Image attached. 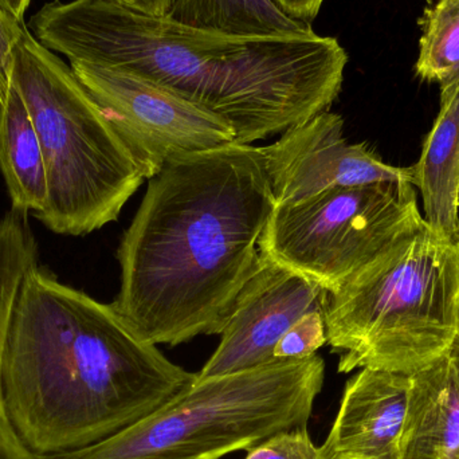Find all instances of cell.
Returning a JSON list of instances; mask_svg holds the SVG:
<instances>
[{
  "label": "cell",
  "instance_id": "6da1fadb",
  "mask_svg": "<svg viewBox=\"0 0 459 459\" xmlns=\"http://www.w3.org/2000/svg\"><path fill=\"white\" fill-rule=\"evenodd\" d=\"M31 34L69 62L139 75L215 113L242 145L328 110L348 64L336 38L315 31L225 34L115 0L48 3L32 16Z\"/></svg>",
  "mask_w": 459,
  "mask_h": 459
},
{
  "label": "cell",
  "instance_id": "7a4b0ae2",
  "mask_svg": "<svg viewBox=\"0 0 459 459\" xmlns=\"http://www.w3.org/2000/svg\"><path fill=\"white\" fill-rule=\"evenodd\" d=\"M148 180L118 246L112 307L152 345L221 334L275 206L259 148L188 153Z\"/></svg>",
  "mask_w": 459,
  "mask_h": 459
},
{
  "label": "cell",
  "instance_id": "3957f363",
  "mask_svg": "<svg viewBox=\"0 0 459 459\" xmlns=\"http://www.w3.org/2000/svg\"><path fill=\"white\" fill-rule=\"evenodd\" d=\"M196 379L116 312L46 269L29 270L5 340L2 388L37 457L77 452L126 430Z\"/></svg>",
  "mask_w": 459,
  "mask_h": 459
},
{
  "label": "cell",
  "instance_id": "277c9868",
  "mask_svg": "<svg viewBox=\"0 0 459 459\" xmlns=\"http://www.w3.org/2000/svg\"><path fill=\"white\" fill-rule=\"evenodd\" d=\"M326 342L339 372L411 375L447 355L459 325V245L428 225L326 293Z\"/></svg>",
  "mask_w": 459,
  "mask_h": 459
},
{
  "label": "cell",
  "instance_id": "5b68a950",
  "mask_svg": "<svg viewBox=\"0 0 459 459\" xmlns=\"http://www.w3.org/2000/svg\"><path fill=\"white\" fill-rule=\"evenodd\" d=\"M11 86L29 110L48 172V202L35 218L72 237L117 221L144 174L72 66L27 27L13 48Z\"/></svg>",
  "mask_w": 459,
  "mask_h": 459
},
{
  "label": "cell",
  "instance_id": "8992f818",
  "mask_svg": "<svg viewBox=\"0 0 459 459\" xmlns=\"http://www.w3.org/2000/svg\"><path fill=\"white\" fill-rule=\"evenodd\" d=\"M325 377L320 356L194 380L126 430L40 459H221L307 425Z\"/></svg>",
  "mask_w": 459,
  "mask_h": 459
},
{
  "label": "cell",
  "instance_id": "52a82bcc",
  "mask_svg": "<svg viewBox=\"0 0 459 459\" xmlns=\"http://www.w3.org/2000/svg\"><path fill=\"white\" fill-rule=\"evenodd\" d=\"M425 223L410 183L333 188L274 206L258 250L326 293H334L383 251Z\"/></svg>",
  "mask_w": 459,
  "mask_h": 459
},
{
  "label": "cell",
  "instance_id": "ba28073f",
  "mask_svg": "<svg viewBox=\"0 0 459 459\" xmlns=\"http://www.w3.org/2000/svg\"><path fill=\"white\" fill-rule=\"evenodd\" d=\"M70 66L145 179L158 175L172 159L234 143V131L222 117L163 86L99 65L70 62Z\"/></svg>",
  "mask_w": 459,
  "mask_h": 459
},
{
  "label": "cell",
  "instance_id": "9c48e42d",
  "mask_svg": "<svg viewBox=\"0 0 459 459\" xmlns=\"http://www.w3.org/2000/svg\"><path fill=\"white\" fill-rule=\"evenodd\" d=\"M259 152L275 206L333 188L390 182L415 185L414 167L390 166L366 144H350L342 116L329 110L283 132L274 144L259 147Z\"/></svg>",
  "mask_w": 459,
  "mask_h": 459
},
{
  "label": "cell",
  "instance_id": "30bf717a",
  "mask_svg": "<svg viewBox=\"0 0 459 459\" xmlns=\"http://www.w3.org/2000/svg\"><path fill=\"white\" fill-rule=\"evenodd\" d=\"M326 291L259 254L232 305L220 345L196 379L222 377L275 361V345L297 320L325 309Z\"/></svg>",
  "mask_w": 459,
  "mask_h": 459
},
{
  "label": "cell",
  "instance_id": "8fae6325",
  "mask_svg": "<svg viewBox=\"0 0 459 459\" xmlns=\"http://www.w3.org/2000/svg\"><path fill=\"white\" fill-rule=\"evenodd\" d=\"M410 375L361 368L345 385L324 459H399Z\"/></svg>",
  "mask_w": 459,
  "mask_h": 459
},
{
  "label": "cell",
  "instance_id": "7c38bea8",
  "mask_svg": "<svg viewBox=\"0 0 459 459\" xmlns=\"http://www.w3.org/2000/svg\"><path fill=\"white\" fill-rule=\"evenodd\" d=\"M399 459H459V372L447 355L410 375Z\"/></svg>",
  "mask_w": 459,
  "mask_h": 459
},
{
  "label": "cell",
  "instance_id": "4fadbf2b",
  "mask_svg": "<svg viewBox=\"0 0 459 459\" xmlns=\"http://www.w3.org/2000/svg\"><path fill=\"white\" fill-rule=\"evenodd\" d=\"M412 167L426 225L459 245V82L441 89V109Z\"/></svg>",
  "mask_w": 459,
  "mask_h": 459
},
{
  "label": "cell",
  "instance_id": "5bb4252c",
  "mask_svg": "<svg viewBox=\"0 0 459 459\" xmlns=\"http://www.w3.org/2000/svg\"><path fill=\"white\" fill-rule=\"evenodd\" d=\"M0 171L11 210L34 217L40 214L48 195L42 145L26 104L13 86L0 108Z\"/></svg>",
  "mask_w": 459,
  "mask_h": 459
},
{
  "label": "cell",
  "instance_id": "9a60e30c",
  "mask_svg": "<svg viewBox=\"0 0 459 459\" xmlns=\"http://www.w3.org/2000/svg\"><path fill=\"white\" fill-rule=\"evenodd\" d=\"M38 264V245L29 217L8 212L0 220V459H40L13 428L2 388V361L13 307L24 277Z\"/></svg>",
  "mask_w": 459,
  "mask_h": 459
},
{
  "label": "cell",
  "instance_id": "2e32d148",
  "mask_svg": "<svg viewBox=\"0 0 459 459\" xmlns=\"http://www.w3.org/2000/svg\"><path fill=\"white\" fill-rule=\"evenodd\" d=\"M169 16L196 29L250 37L313 31L309 23L291 19L273 0H175Z\"/></svg>",
  "mask_w": 459,
  "mask_h": 459
},
{
  "label": "cell",
  "instance_id": "e0dca14e",
  "mask_svg": "<svg viewBox=\"0 0 459 459\" xmlns=\"http://www.w3.org/2000/svg\"><path fill=\"white\" fill-rule=\"evenodd\" d=\"M420 24L415 73L420 80L445 88L459 70V0H438L425 11Z\"/></svg>",
  "mask_w": 459,
  "mask_h": 459
},
{
  "label": "cell",
  "instance_id": "ac0fdd59",
  "mask_svg": "<svg viewBox=\"0 0 459 459\" xmlns=\"http://www.w3.org/2000/svg\"><path fill=\"white\" fill-rule=\"evenodd\" d=\"M326 344L324 310L307 313L283 334L275 345L274 360H299L310 358Z\"/></svg>",
  "mask_w": 459,
  "mask_h": 459
},
{
  "label": "cell",
  "instance_id": "d6986e66",
  "mask_svg": "<svg viewBox=\"0 0 459 459\" xmlns=\"http://www.w3.org/2000/svg\"><path fill=\"white\" fill-rule=\"evenodd\" d=\"M245 459H324L304 428L280 431L247 450Z\"/></svg>",
  "mask_w": 459,
  "mask_h": 459
},
{
  "label": "cell",
  "instance_id": "ffe728a7",
  "mask_svg": "<svg viewBox=\"0 0 459 459\" xmlns=\"http://www.w3.org/2000/svg\"><path fill=\"white\" fill-rule=\"evenodd\" d=\"M26 30L24 22L16 21L0 4V108L4 105L11 89L13 48Z\"/></svg>",
  "mask_w": 459,
  "mask_h": 459
},
{
  "label": "cell",
  "instance_id": "44dd1931",
  "mask_svg": "<svg viewBox=\"0 0 459 459\" xmlns=\"http://www.w3.org/2000/svg\"><path fill=\"white\" fill-rule=\"evenodd\" d=\"M280 10L296 21L309 23L320 13L324 0H273Z\"/></svg>",
  "mask_w": 459,
  "mask_h": 459
},
{
  "label": "cell",
  "instance_id": "7402d4cb",
  "mask_svg": "<svg viewBox=\"0 0 459 459\" xmlns=\"http://www.w3.org/2000/svg\"><path fill=\"white\" fill-rule=\"evenodd\" d=\"M126 7L134 8L150 15H169L175 0H115Z\"/></svg>",
  "mask_w": 459,
  "mask_h": 459
},
{
  "label": "cell",
  "instance_id": "603a6c76",
  "mask_svg": "<svg viewBox=\"0 0 459 459\" xmlns=\"http://www.w3.org/2000/svg\"><path fill=\"white\" fill-rule=\"evenodd\" d=\"M31 0H0V4L19 22H24V13Z\"/></svg>",
  "mask_w": 459,
  "mask_h": 459
},
{
  "label": "cell",
  "instance_id": "cb8c5ba5",
  "mask_svg": "<svg viewBox=\"0 0 459 459\" xmlns=\"http://www.w3.org/2000/svg\"><path fill=\"white\" fill-rule=\"evenodd\" d=\"M447 356H449L450 360H452V363L455 364V368L459 372V325Z\"/></svg>",
  "mask_w": 459,
  "mask_h": 459
},
{
  "label": "cell",
  "instance_id": "d4e9b609",
  "mask_svg": "<svg viewBox=\"0 0 459 459\" xmlns=\"http://www.w3.org/2000/svg\"><path fill=\"white\" fill-rule=\"evenodd\" d=\"M458 82H459V70L457 72V74L455 75V78H453L452 82H450L449 85L445 86V88H449V86L455 85V83H458ZM445 88H442V89H445Z\"/></svg>",
  "mask_w": 459,
  "mask_h": 459
},
{
  "label": "cell",
  "instance_id": "484cf974",
  "mask_svg": "<svg viewBox=\"0 0 459 459\" xmlns=\"http://www.w3.org/2000/svg\"><path fill=\"white\" fill-rule=\"evenodd\" d=\"M458 206H459V198H458Z\"/></svg>",
  "mask_w": 459,
  "mask_h": 459
}]
</instances>
